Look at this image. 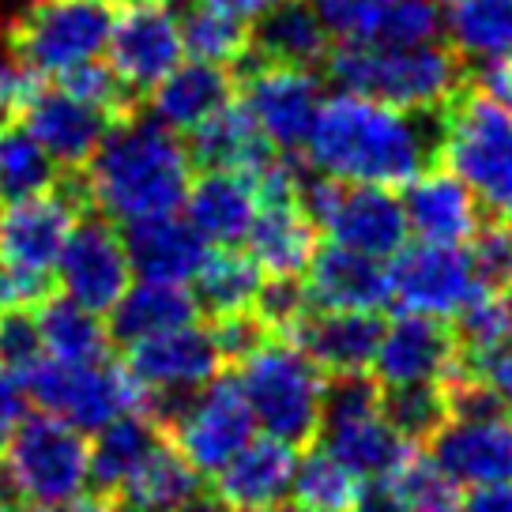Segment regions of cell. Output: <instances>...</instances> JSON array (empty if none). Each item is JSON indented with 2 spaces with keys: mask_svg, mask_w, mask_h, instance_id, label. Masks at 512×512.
<instances>
[{
  "mask_svg": "<svg viewBox=\"0 0 512 512\" xmlns=\"http://www.w3.org/2000/svg\"><path fill=\"white\" fill-rule=\"evenodd\" d=\"M305 159L317 177L339 185L403 189L437 155V128L422 113L384 106L377 98L336 91L320 102L305 140Z\"/></svg>",
  "mask_w": 512,
  "mask_h": 512,
  "instance_id": "cell-1",
  "label": "cell"
},
{
  "mask_svg": "<svg viewBox=\"0 0 512 512\" xmlns=\"http://www.w3.org/2000/svg\"><path fill=\"white\" fill-rule=\"evenodd\" d=\"M192 185V155L181 136L147 117L110 125L98 151L83 166V196L110 223H140L181 211Z\"/></svg>",
  "mask_w": 512,
  "mask_h": 512,
  "instance_id": "cell-2",
  "label": "cell"
},
{
  "mask_svg": "<svg viewBox=\"0 0 512 512\" xmlns=\"http://www.w3.org/2000/svg\"><path fill=\"white\" fill-rule=\"evenodd\" d=\"M339 91L377 98L407 113L448 110L460 95V57L437 42L418 46H339L328 53Z\"/></svg>",
  "mask_w": 512,
  "mask_h": 512,
  "instance_id": "cell-3",
  "label": "cell"
},
{
  "mask_svg": "<svg viewBox=\"0 0 512 512\" xmlns=\"http://www.w3.org/2000/svg\"><path fill=\"white\" fill-rule=\"evenodd\" d=\"M234 384L241 388L256 430L264 437L287 441L294 448L317 437L328 377L298 343H290L287 336H264L238 362Z\"/></svg>",
  "mask_w": 512,
  "mask_h": 512,
  "instance_id": "cell-4",
  "label": "cell"
},
{
  "mask_svg": "<svg viewBox=\"0 0 512 512\" xmlns=\"http://www.w3.org/2000/svg\"><path fill=\"white\" fill-rule=\"evenodd\" d=\"M0 464L8 490L27 509L61 512L76 505L91 486V441L76 426L38 411L19 418Z\"/></svg>",
  "mask_w": 512,
  "mask_h": 512,
  "instance_id": "cell-5",
  "label": "cell"
},
{
  "mask_svg": "<svg viewBox=\"0 0 512 512\" xmlns=\"http://www.w3.org/2000/svg\"><path fill=\"white\" fill-rule=\"evenodd\" d=\"M12 381L19 384L23 400H31L42 415L61 418L80 433H98L125 415H147L144 388L136 384L128 366H113L110 358L72 366L42 354Z\"/></svg>",
  "mask_w": 512,
  "mask_h": 512,
  "instance_id": "cell-6",
  "label": "cell"
},
{
  "mask_svg": "<svg viewBox=\"0 0 512 512\" xmlns=\"http://www.w3.org/2000/svg\"><path fill=\"white\" fill-rule=\"evenodd\" d=\"M110 27V0H31L12 23L8 46L34 80H61L106 53Z\"/></svg>",
  "mask_w": 512,
  "mask_h": 512,
  "instance_id": "cell-7",
  "label": "cell"
},
{
  "mask_svg": "<svg viewBox=\"0 0 512 512\" xmlns=\"http://www.w3.org/2000/svg\"><path fill=\"white\" fill-rule=\"evenodd\" d=\"M437 151L475 200L494 211H512V110L486 95L452 102L437 128Z\"/></svg>",
  "mask_w": 512,
  "mask_h": 512,
  "instance_id": "cell-8",
  "label": "cell"
},
{
  "mask_svg": "<svg viewBox=\"0 0 512 512\" xmlns=\"http://www.w3.org/2000/svg\"><path fill=\"white\" fill-rule=\"evenodd\" d=\"M317 433L320 445L339 456L362 482L396 475L415 452V441H407L384 415L381 388L366 377H339L336 384H328Z\"/></svg>",
  "mask_w": 512,
  "mask_h": 512,
  "instance_id": "cell-9",
  "label": "cell"
},
{
  "mask_svg": "<svg viewBox=\"0 0 512 512\" xmlns=\"http://www.w3.org/2000/svg\"><path fill=\"white\" fill-rule=\"evenodd\" d=\"M302 208L332 245L373 260H392L411 238L400 196L392 189L339 185L328 177H313L302 185Z\"/></svg>",
  "mask_w": 512,
  "mask_h": 512,
  "instance_id": "cell-10",
  "label": "cell"
},
{
  "mask_svg": "<svg viewBox=\"0 0 512 512\" xmlns=\"http://www.w3.org/2000/svg\"><path fill=\"white\" fill-rule=\"evenodd\" d=\"M170 430L174 452L200 475H219L256 437L249 403L234 381L215 377L162 415L159 430Z\"/></svg>",
  "mask_w": 512,
  "mask_h": 512,
  "instance_id": "cell-11",
  "label": "cell"
},
{
  "mask_svg": "<svg viewBox=\"0 0 512 512\" xmlns=\"http://www.w3.org/2000/svg\"><path fill=\"white\" fill-rule=\"evenodd\" d=\"M223 369V354L211 332L185 324L174 332L151 336L144 343L128 347V373L147 396V415L162 422V415L192 396L196 388H204L219 377Z\"/></svg>",
  "mask_w": 512,
  "mask_h": 512,
  "instance_id": "cell-12",
  "label": "cell"
},
{
  "mask_svg": "<svg viewBox=\"0 0 512 512\" xmlns=\"http://www.w3.org/2000/svg\"><path fill=\"white\" fill-rule=\"evenodd\" d=\"M430 460L456 486H490L512 479V426L497 400L448 407L445 422L430 433Z\"/></svg>",
  "mask_w": 512,
  "mask_h": 512,
  "instance_id": "cell-13",
  "label": "cell"
},
{
  "mask_svg": "<svg viewBox=\"0 0 512 512\" xmlns=\"http://www.w3.org/2000/svg\"><path fill=\"white\" fill-rule=\"evenodd\" d=\"M388 290L400 313L448 320L482 290L467 245H403L388 264Z\"/></svg>",
  "mask_w": 512,
  "mask_h": 512,
  "instance_id": "cell-14",
  "label": "cell"
},
{
  "mask_svg": "<svg viewBox=\"0 0 512 512\" xmlns=\"http://www.w3.org/2000/svg\"><path fill=\"white\" fill-rule=\"evenodd\" d=\"M238 102L249 113L256 132L264 136V144L275 155H290V151H302L309 140V128L317 121L324 95H320V80L309 68L260 61L245 72Z\"/></svg>",
  "mask_w": 512,
  "mask_h": 512,
  "instance_id": "cell-15",
  "label": "cell"
},
{
  "mask_svg": "<svg viewBox=\"0 0 512 512\" xmlns=\"http://www.w3.org/2000/svg\"><path fill=\"white\" fill-rule=\"evenodd\" d=\"M80 226V196L49 189L0 208V268L53 283L61 253Z\"/></svg>",
  "mask_w": 512,
  "mask_h": 512,
  "instance_id": "cell-16",
  "label": "cell"
},
{
  "mask_svg": "<svg viewBox=\"0 0 512 512\" xmlns=\"http://www.w3.org/2000/svg\"><path fill=\"white\" fill-rule=\"evenodd\" d=\"M106 57H110V72L128 95L155 91L185 57L181 19L166 4L132 0L128 8L113 12Z\"/></svg>",
  "mask_w": 512,
  "mask_h": 512,
  "instance_id": "cell-17",
  "label": "cell"
},
{
  "mask_svg": "<svg viewBox=\"0 0 512 512\" xmlns=\"http://www.w3.org/2000/svg\"><path fill=\"white\" fill-rule=\"evenodd\" d=\"M464 366L456 332L445 328V320L415 317L400 313L392 324L381 328L377 354H373V373L384 392L396 388H445Z\"/></svg>",
  "mask_w": 512,
  "mask_h": 512,
  "instance_id": "cell-18",
  "label": "cell"
},
{
  "mask_svg": "<svg viewBox=\"0 0 512 512\" xmlns=\"http://www.w3.org/2000/svg\"><path fill=\"white\" fill-rule=\"evenodd\" d=\"M53 279L61 283L64 298L106 317L132 283L125 238L113 230L110 219H80L64 245Z\"/></svg>",
  "mask_w": 512,
  "mask_h": 512,
  "instance_id": "cell-19",
  "label": "cell"
},
{
  "mask_svg": "<svg viewBox=\"0 0 512 512\" xmlns=\"http://www.w3.org/2000/svg\"><path fill=\"white\" fill-rule=\"evenodd\" d=\"M339 46H418L437 42V0H309Z\"/></svg>",
  "mask_w": 512,
  "mask_h": 512,
  "instance_id": "cell-20",
  "label": "cell"
},
{
  "mask_svg": "<svg viewBox=\"0 0 512 512\" xmlns=\"http://www.w3.org/2000/svg\"><path fill=\"white\" fill-rule=\"evenodd\" d=\"M19 121L53 159L57 170L61 166L64 170H83L117 117L76 98L72 91H64L61 83H53V87L34 83L27 102L19 106Z\"/></svg>",
  "mask_w": 512,
  "mask_h": 512,
  "instance_id": "cell-21",
  "label": "cell"
},
{
  "mask_svg": "<svg viewBox=\"0 0 512 512\" xmlns=\"http://www.w3.org/2000/svg\"><path fill=\"white\" fill-rule=\"evenodd\" d=\"M305 298L309 309L324 313H377L392 302L388 268L343 245H324L305 268Z\"/></svg>",
  "mask_w": 512,
  "mask_h": 512,
  "instance_id": "cell-22",
  "label": "cell"
},
{
  "mask_svg": "<svg viewBox=\"0 0 512 512\" xmlns=\"http://www.w3.org/2000/svg\"><path fill=\"white\" fill-rule=\"evenodd\" d=\"M407 234L430 245H467L482 226V204L475 192L448 170H422L403 185Z\"/></svg>",
  "mask_w": 512,
  "mask_h": 512,
  "instance_id": "cell-23",
  "label": "cell"
},
{
  "mask_svg": "<svg viewBox=\"0 0 512 512\" xmlns=\"http://www.w3.org/2000/svg\"><path fill=\"white\" fill-rule=\"evenodd\" d=\"M381 320L377 313H324V309H309L294 328L287 332L290 343H298L313 366L324 377H366L377 354V339H381Z\"/></svg>",
  "mask_w": 512,
  "mask_h": 512,
  "instance_id": "cell-24",
  "label": "cell"
},
{
  "mask_svg": "<svg viewBox=\"0 0 512 512\" xmlns=\"http://www.w3.org/2000/svg\"><path fill=\"white\" fill-rule=\"evenodd\" d=\"M121 238H125L132 275L151 279V283H177V287H189L211 249L208 241L192 230L189 219H181L177 211L128 223Z\"/></svg>",
  "mask_w": 512,
  "mask_h": 512,
  "instance_id": "cell-25",
  "label": "cell"
},
{
  "mask_svg": "<svg viewBox=\"0 0 512 512\" xmlns=\"http://www.w3.org/2000/svg\"><path fill=\"white\" fill-rule=\"evenodd\" d=\"M185 219L200 238L215 245V249H230L241 245L249 226L256 219L260 196L249 174H234V170H204L192 177L189 196H185Z\"/></svg>",
  "mask_w": 512,
  "mask_h": 512,
  "instance_id": "cell-26",
  "label": "cell"
},
{
  "mask_svg": "<svg viewBox=\"0 0 512 512\" xmlns=\"http://www.w3.org/2000/svg\"><path fill=\"white\" fill-rule=\"evenodd\" d=\"M298 467V448L275 437H253L238 456L215 475L219 497L234 512H260L290 497Z\"/></svg>",
  "mask_w": 512,
  "mask_h": 512,
  "instance_id": "cell-27",
  "label": "cell"
},
{
  "mask_svg": "<svg viewBox=\"0 0 512 512\" xmlns=\"http://www.w3.org/2000/svg\"><path fill=\"white\" fill-rule=\"evenodd\" d=\"M245 245L264 279H302L317 253V226L305 215L302 200L260 204Z\"/></svg>",
  "mask_w": 512,
  "mask_h": 512,
  "instance_id": "cell-28",
  "label": "cell"
},
{
  "mask_svg": "<svg viewBox=\"0 0 512 512\" xmlns=\"http://www.w3.org/2000/svg\"><path fill=\"white\" fill-rule=\"evenodd\" d=\"M234 102V80L219 64L181 61L166 80L151 91V117L170 132H196Z\"/></svg>",
  "mask_w": 512,
  "mask_h": 512,
  "instance_id": "cell-29",
  "label": "cell"
},
{
  "mask_svg": "<svg viewBox=\"0 0 512 512\" xmlns=\"http://www.w3.org/2000/svg\"><path fill=\"white\" fill-rule=\"evenodd\" d=\"M200 317V305L192 298L189 287H177V283H128V290L121 294V302L110 309V339L117 343H144L151 336L162 332H174L185 324H196Z\"/></svg>",
  "mask_w": 512,
  "mask_h": 512,
  "instance_id": "cell-30",
  "label": "cell"
},
{
  "mask_svg": "<svg viewBox=\"0 0 512 512\" xmlns=\"http://www.w3.org/2000/svg\"><path fill=\"white\" fill-rule=\"evenodd\" d=\"M34 328H38V343L42 354L53 362H72V366H87V362H106L110 358V328L106 320L76 305L72 298H42L34 305Z\"/></svg>",
  "mask_w": 512,
  "mask_h": 512,
  "instance_id": "cell-31",
  "label": "cell"
},
{
  "mask_svg": "<svg viewBox=\"0 0 512 512\" xmlns=\"http://www.w3.org/2000/svg\"><path fill=\"white\" fill-rule=\"evenodd\" d=\"M332 38L324 31L309 0H287L275 12L256 23L253 53L268 64H290V68H313L328 61Z\"/></svg>",
  "mask_w": 512,
  "mask_h": 512,
  "instance_id": "cell-32",
  "label": "cell"
},
{
  "mask_svg": "<svg viewBox=\"0 0 512 512\" xmlns=\"http://www.w3.org/2000/svg\"><path fill=\"white\" fill-rule=\"evenodd\" d=\"M162 445V430L155 418L147 415H125L102 426L91 441V482L102 494H121L140 467L155 456V448Z\"/></svg>",
  "mask_w": 512,
  "mask_h": 512,
  "instance_id": "cell-33",
  "label": "cell"
},
{
  "mask_svg": "<svg viewBox=\"0 0 512 512\" xmlns=\"http://www.w3.org/2000/svg\"><path fill=\"white\" fill-rule=\"evenodd\" d=\"M441 31L460 61L486 64L512 53V0H448Z\"/></svg>",
  "mask_w": 512,
  "mask_h": 512,
  "instance_id": "cell-34",
  "label": "cell"
},
{
  "mask_svg": "<svg viewBox=\"0 0 512 512\" xmlns=\"http://www.w3.org/2000/svg\"><path fill=\"white\" fill-rule=\"evenodd\" d=\"M192 162H200L204 170H234V174H253L264 162L272 159L275 151L264 144V136L256 132L249 121V113L241 110V102L234 98L223 113H215L208 125L192 132L189 147Z\"/></svg>",
  "mask_w": 512,
  "mask_h": 512,
  "instance_id": "cell-35",
  "label": "cell"
},
{
  "mask_svg": "<svg viewBox=\"0 0 512 512\" xmlns=\"http://www.w3.org/2000/svg\"><path fill=\"white\" fill-rule=\"evenodd\" d=\"M260 287H264V272L253 264V256L238 253L234 245L230 249H215L211 245L204 264H200V272L192 275V298L215 320L253 313Z\"/></svg>",
  "mask_w": 512,
  "mask_h": 512,
  "instance_id": "cell-36",
  "label": "cell"
},
{
  "mask_svg": "<svg viewBox=\"0 0 512 512\" xmlns=\"http://www.w3.org/2000/svg\"><path fill=\"white\" fill-rule=\"evenodd\" d=\"M200 494V471H192L174 448L159 445L132 479L121 486V512H177Z\"/></svg>",
  "mask_w": 512,
  "mask_h": 512,
  "instance_id": "cell-37",
  "label": "cell"
},
{
  "mask_svg": "<svg viewBox=\"0 0 512 512\" xmlns=\"http://www.w3.org/2000/svg\"><path fill=\"white\" fill-rule=\"evenodd\" d=\"M456 320V343H464L467 369H479L512 351V302L505 290H479Z\"/></svg>",
  "mask_w": 512,
  "mask_h": 512,
  "instance_id": "cell-38",
  "label": "cell"
},
{
  "mask_svg": "<svg viewBox=\"0 0 512 512\" xmlns=\"http://www.w3.org/2000/svg\"><path fill=\"white\" fill-rule=\"evenodd\" d=\"M358 490H362V479L324 445L298 456L294 486H290L294 501H302V505L317 512H347L351 501L358 497Z\"/></svg>",
  "mask_w": 512,
  "mask_h": 512,
  "instance_id": "cell-39",
  "label": "cell"
},
{
  "mask_svg": "<svg viewBox=\"0 0 512 512\" xmlns=\"http://www.w3.org/2000/svg\"><path fill=\"white\" fill-rule=\"evenodd\" d=\"M181 46H185L189 61L230 68L253 49V34L234 16H223L208 4H196L181 19Z\"/></svg>",
  "mask_w": 512,
  "mask_h": 512,
  "instance_id": "cell-40",
  "label": "cell"
},
{
  "mask_svg": "<svg viewBox=\"0 0 512 512\" xmlns=\"http://www.w3.org/2000/svg\"><path fill=\"white\" fill-rule=\"evenodd\" d=\"M57 189V166L27 128L0 132V200H27Z\"/></svg>",
  "mask_w": 512,
  "mask_h": 512,
  "instance_id": "cell-41",
  "label": "cell"
},
{
  "mask_svg": "<svg viewBox=\"0 0 512 512\" xmlns=\"http://www.w3.org/2000/svg\"><path fill=\"white\" fill-rule=\"evenodd\" d=\"M407 512H460L464 509V486L448 479L430 456H418V448L400 464L396 475H388Z\"/></svg>",
  "mask_w": 512,
  "mask_h": 512,
  "instance_id": "cell-42",
  "label": "cell"
},
{
  "mask_svg": "<svg viewBox=\"0 0 512 512\" xmlns=\"http://www.w3.org/2000/svg\"><path fill=\"white\" fill-rule=\"evenodd\" d=\"M384 396V415L392 418V426L407 437V441H422L430 437L448 415V396L445 388H396V392H381Z\"/></svg>",
  "mask_w": 512,
  "mask_h": 512,
  "instance_id": "cell-43",
  "label": "cell"
},
{
  "mask_svg": "<svg viewBox=\"0 0 512 512\" xmlns=\"http://www.w3.org/2000/svg\"><path fill=\"white\" fill-rule=\"evenodd\" d=\"M305 313H309V298H305L302 279H264V287L253 302V317L268 332L287 336Z\"/></svg>",
  "mask_w": 512,
  "mask_h": 512,
  "instance_id": "cell-44",
  "label": "cell"
},
{
  "mask_svg": "<svg viewBox=\"0 0 512 512\" xmlns=\"http://www.w3.org/2000/svg\"><path fill=\"white\" fill-rule=\"evenodd\" d=\"M467 253H471L482 290L512 287V226H486V230L479 226Z\"/></svg>",
  "mask_w": 512,
  "mask_h": 512,
  "instance_id": "cell-45",
  "label": "cell"
},
{
  "mask_svg": "<svg viewBox=\"0 0 512 512\" xmlns=\"http://www.w3.org/2000/svg\"><path fill=\"white\" fill-rule=\"evenodd\" d=\"M64 87V91H72L76 98H83V102H91V106H98V110H106L110 117H117V113L128 110V91L121 87V80L110 72V64H80V68H72V72H64L61 80H57Z\"/></svg>",
  "mask_w": 512,
  "mask_h": 512,
  "instance_id": "cell-46",
  "label": "cell"
},
{
  "mask_svg": "<svg viewBox=\"0 0 512 512\" xmlns=\"http://www.w3.org/2000/svg\"><path fill=\"white\" fill-rule=\"evenodd\" d=\"M34 76L31 72H23L19 64L4 61L0 57V117H8V113H19V106L27 102V95H31L34 87Z\"/></svg>",
  "mask_w": 512,
  "mask_h": 512,
  "instance_id": "cell-47",
  "label": "cell"
},
{
  "mask_svg": "<svg viewBox=\"0 0 512 512\" xmlns=\"http://www.w3.org/2000/svg\"><path fill=\"white\" fill-rule=\"evenodd\" d=\"M479 95H486L497 106H509L512 110V53L509 57H497L486 61L479 72Z\"/></svg>",
  "mask_w": 512,
  "mask_h": 512,
  "instance_id": "cell-48",
  "label": "cell"
},
{
  "mask_svg": "<svg viewBox=\"0 0 512 512\" xmlns=\"http://www.w3.org/2000/svg\"><path fill=\"white\" fill-rule=\"evenodd\" d=\"M347 512H407V509H403L392 479H369L362 482V490H358V497L351 501Z\"/></svg>",
  "mask_w": 512,
  "mask_h": 512,
  "instance_id": "cell-49",
  "label": "cell"
},
{
  "mask_svg": "<svg viewBox=\"0 0 512 512\" xmlns=\"http://www.w3.org/2000/svg\"><path fill=\"white\" fill-rule=\"evenodd\" d=\"M471 373L482 377V381L494 388L497 403H501V415L509 418V426H512V351L501 354V358H494V362H486V366L471 369Z\"/></svg>",
  "mask_w": 512,
  "mask_h": 512,
  "instance_id": "cell-50",
  "label": "cell"
},
{
  "mask_svg": "<svg viewBox=\"0 0 512 512\" xmlns=\"http://www.w3.org/2000/svg\"><path fill=\"white\" fill-rule=\"evenodd\" d=\"M460 512H512V479L490 482V486H475L464 497Z\"/></svg>",
  "mask_w": 512,
  "mask_h": 512,
  "instance_id": "cell-51",
  "label": "cell"
},
{
  "mask_svg": "<svg viewBox=\"0 0 512 512\" xmlns=\"http://www.w3.org/2000/svg\"><path fill=\"white\" fill-rule=\"evenodd\" d=\"M19 418H23V392H19V384L12 377H0V456L12 441Z\"/></svg>",
  "mask_w": 512,
  "mask_h": 512,
  "instance_id": "cell-52",
  "label": "cell"
},
{
  "mask_svg": "<svg viewBox=\"0 0 512 512\" xmlns=\"http://www.w3.org/2000/svg\"><path fill=\"white\" fill-rule=\"evenodd\" d=\"M200 4H208L215 12H223V16H234L238 23H260V19L275 12L279 4H287V0H200Z\"/></svg>",
  "mask_w": 512,
  "mask_h": 512,
  "instance_id": "cell-53",
  "label": "cell"
},
{
  "mask_svg": "<svg viewBox=\"0 0 512 512\" xmlns=\"http://www.w3.org/2000/svg\"><path fill=\"white\" fill-rule=\"evenodd\" d=\"M177 512H234V509H230V505H226L219 494H215V497H211V494H196L189 505H181Z\"/></svg>",
  "mask_w": 512,
  "mask_h": 512,
  "instance_id": "cell-54",
  "label": "cell"
},
{
  "mask_svg": "<svg viewBox=\"0 0 512 512\" xmlns=\"http://www.w3.org/2000/svg\"><path fill=\"white\" fill-rule=\"evenodd\" d=\"M68 512H121V509L110 505L106 497H80L76 505H68Z\"/></svg>",
  "mask_w": 512,
  "mask_h": 512,
  "instance_id": "cell-55",
  "label": "cell"
},
{
  "mask_svg": "<svg viewBox=\"0 0 512 512\" xmlns=\"http://www.w3.org/2000/svg\"><path fill=\"white\" fill-rule=\"evenodd\" d=\"M260 512H317V509H309L302 501H279V505H268V509H260Z\"/></svg>",
  "mask_w": 512,
  "mask_h": 512,
  "instance_id": "cell-56",
  "label": "cell"
},
{
  "mask_svg": "<svg viewBox=\"0 0 512 512\" xmlns=\"http://www.w3.org/2000/svg\"><path fill=\"white\" fill-rule=\"evenodd\" d=\"M8 494H12V490H8V479H4V464H0V497L8 501Z\"/></svg>",
  "mask_w": 512,
  "mask_h": 512,
  "instance_id": "cell-57",
  "label": "cell"
},
{
  "mask_svg": "<svg viewBox=\"0 0 512 512\" xmlns=\"http://www.w3.org/2000/svg\"><path fill=\"white\" fill-rule=\"evenodd\" d=\"M0 512H12V509H8V501H4V497H0Z\"/></svg>",
  "mask_w": 512,
  "mask_h": 512,
  "instance_id": "cell-58",
  "label": "cell"
},
{
  "mask_svg": "<svg viewBox=\"0 0 512 512\" xmlns=\"http://www.w3.org/2000/svg\"><path fill=\"white\" fill-rule=\"evenodd\" d=\"M144 4H170V0H144Z\"/></svg>",
  "mask_w": 512,
  "mask_h": 512,
  "instance_id": "cell-59",
  "label": "cell"
},
{
  "mask_svg": "<svg viewBox=\"0 0 512 512\" xmlns=\"http://www.w3.org/2000/svg\"><path fill=\"white\" fill-rule=\"evenodd\" d=\"M27 512H53V509H27Z\"/></svg>",
  "mask_w": 512,
  "mask_h": 512,
  "instance_id": "cell-60",
  "label": "cell"
},
{
  "mask_svg": "<svg viewBox=\"0 0 512 512\" xmlns=\"http://www.w3.org/2000/svg\"><path fill=\"white\" fill-rule=\"evenodd\" d=\"M0 369H4V362H0Z\"/></svg>",
  "mask_w": 512,
  "mask_h": 512,
  "instance_id": "cell-61",
  "label": "cell"
},
{
  "mask_svg": "<svg viewBox=\"0 0 512 512\" xmlns=\"http://www.w3.org/2000/svg\"><path fill=\"white\" fill-rule=\"evenodd\" d=\"M509 215H512V211H509Z\"/></svg>",
  "mask_w": 512,
  "mask_h": 512,
  "instance_id": "cell-62",
  "label": "cell"
}]
</instances>
